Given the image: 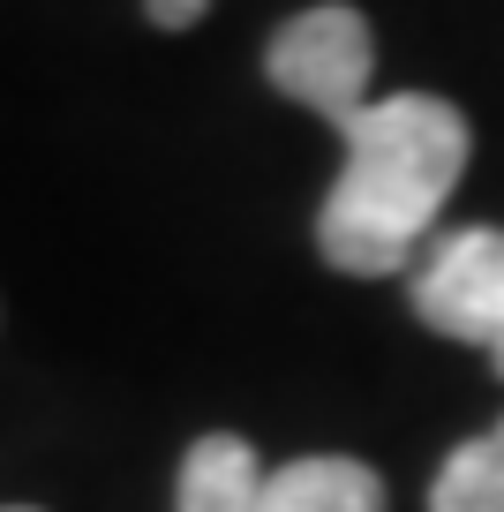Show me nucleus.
<instances>
[{"mask_svg": "<svg viewBox=\"0 0 504 512\" xmlns=\"http://www.w3.org/2000/svg\"><path fill=\"white\" fill-rule=\"evenodd\" d=\"M331 128L347 144V166L316 211V249L347 279H392L422 256V234L437 226L444 196L467 174L474 136L459 121V106H444L429 91L369 98Z\"/></svg>", "mask_w": 504, "mask_h": 512, "instance_id": "1", "label": "nucleus"}, {"mask_svg": "<svg viewBox=\"0 0 504 512\" xmlns=\"http://www.w3.org/2000/svg\"><path fill=\"white\" fill-rule=\"evenodd\" d=\"M369 68H377V38H369L362 8H301L264 53V76L279 83L294 106L324 113V121H347L354 106H369Z\"/></svg>", "mask_w": 504, "mask_h": 512, "instance_id": "2", "label": "nucleus"}, {"mask_svg": "<svg viewBox=\"0 0 504 512\" xmlns=\"http://www.w3.org/2000/svg\"><path fill=\"white\" fill-rule=\"evenodd\" d=\"M414 317L444 339H467L504 377V226H459L414 272Z\"/></svg>", "mask_w": 504, "mask_h": 512, "instance_id": "3", "label": "nucleus"}, {"mask_svg": "<svg viewBox=\"0 0 504 512\" xmlns=\"http://www.w3.org/2000/svg\"><path fill=\"white\" fill-rule=\"evenodd\" d=\"M249 512H384V482L362 460L316 452V460L264 467V490H256Z\"/></svg>", "mask_w": 504, "mask_h": 512, "instance_id": "4", "label": "nucleus"}, {"mask_svg": "<svg viewBox=\"0 0 504 512\" xmlns=\"http://www.w3.org/2000/svg\"><path fill=\"white\" fill-rule=\"evenodd\" d=\"M256 490H264V460H256V445L234 437V430H211V437H196L189 460H181L174 512H249Z\"/></svg>", "mask_w": 504, "mask_h": 512, "instance_id": "5", "label": "nucleus"}, {"mask_svg": "<svg viewBox=\"0 0 504 512\" xmlns=\"http://www.w3.org/2000/svg\"><path fill=\"white\" fill-rule=\"evenodd\" d=\"M429 512H504V422L452 452L429 482Z\"/></svg>", "mask_w": 504, "mask_h": 512, "instance_id": "6", "label": "nucleus"}, {"mask_svg": "<svg viewBox=\"0 0 504 512\" xmlns=\"http://www.w3.org/2000/svg\"><path fill=\"white\" fill-rule=\"evenodd\" d=\"M211 0H143V16L158 23V31H189V23H204Z\"/></svg>", "mask_w": 504, "mask_h": 512, "instance_id": "7", "label": "nucleus"}, {"mask_svg": "<svg viewBox=\"0 0 504 512\" xmlns=\"http://www.w3.org/2000/svg\"><path fill=\"white\" fill-rule=\"evenodd\" d=\"M8 512H23V505H8Z\"/></svg>", "mask_w": 504, "mask_h": 512, "instance_id": "8", "label": "nucleus"}]
</instances>
